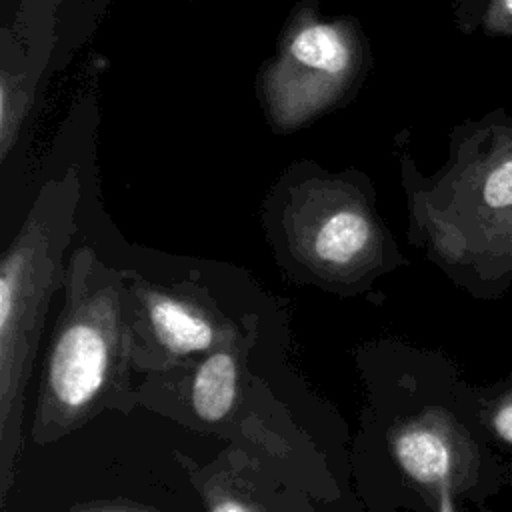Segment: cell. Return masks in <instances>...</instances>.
<instances>
[{
	"mask_svg": "<svg viewBox=\"0 0 512 512\" xmlns=\"http://www.w3.org/2000/svg\"><path fill=\"white\" fill-rule=\"evenodd\" d=\"M454 494L448 490V488H444L442 492H440V498H438V512H456V508H454Z\"/></svg>",
	"mask_w": 512,
	"mask_h": 512,
	"instance_id": "11",
	"label": "cell"
},
{
	"mask_svg": "<svg viewBox=\"0 0 512 512\" xmlns=\"http://www.w3.org/2000/svg\"><path fill=\"white\" fill-rule=\"evenodd\" d=\"M210 512H252V510L234 498H220L210 504Z\"/></svg>",
	"mask_w": 512,
	"mask_h": 512,
	"instance_id": "10",
	"label": "cell"
},
{
	"mask_svg": "<svg viewBox=\"0 0 512 512\" xmlns=\"http://www.w3.org/2000/svg\"><path fill=\"white\" fill-rule=\"evenodd\" d=\"M468 20L486 36L512 38V0H468Z\"/></svg>",
	"mask_w": 512,
	"mask_h": 512,
	"instance_id": "9",
	"label": "cell"
},
{
	"mask_svg": "<svg viewBox=\"0 0 512 512\" xmlns=\"http://www.w3.org/2000/svg\"><path fill=\"white\" fill-rule=\"evenodd\" d=\"M120 280L90 250L70 260L62 310L40 388L36 436L48 442L94 412L124 356Z\"/></svg>",
	"mask_w": 512,
	"mask_h": 512,
	"instance_id": "2",
	"label": "cell"
},
{
	"mask_svg": "<svg viewBox=\"0 0 512 512\" xmlns=\"http://www.w3.org/2000/svg\"><path fill=\"white\" fill-rule=\"evenodd\" d=\"M374 228L366 214L340 208L316 222L304 238L302 260L334 276H350L366 268L374 248Z\"/></svg>",
	"mask_w": 512,
	"mask_h": 512,
	"instance_id": "4",
	"label": "cell"
},
{
	"mask_svg": "<svg viewBox=\"0 0 512 512\" xmlns=\"http://www.w3.org/2000/svg\"><path fill=\"white\" fill-rule=\"evenodd\" d=\"M434 258L478 298L512 284V114L498 108L474 122L456 162L422 200Z\"/></svg>",
	"mask_w": 512,
	"mask_h": 512,
	"instance_id": "1",
	"label": "cell"
},
{
	"mask_svg": "<svg viewBox=\"0 0 512 512\" xmlns=\"http://www.w3.org/2000/svg\"><path fill=\"white\" fill-rule=\"evenodd\" d=\"M480 416L490 440L512 456V376L480 396Z\"/></svg>",
	"mask_w": 512,
	"mask_h": 512,
	"instance_id": "8",
	"label": "cell"
},
{
	"mask_svg": "<svg viewBox=\"0 0 512 512\" xmlns=\"http://www.w3.org/2000/svg\"><path fill=\"white\" fill-rule=\"evenodd\" d=\"M70 512H134V510H124V508H100V506H92V508H74Z\"/></svg>",
	"mask_w": 512,
	"mask_h": 512,
	"instance_id": "12",
	"label": "cell"
},
{
	"mask_svg": "<svg viewBox=\"0 0 512 512\" xmlns=\"http://www.w3.org/2000/svg\"><path fill=\"white\" fill-rule=\"evenodd\" d=\"M290 52L298 62L326 72H340L348 64V48L330 26L304 28L294 38Z\"/></svg>",
	"mask_w": 512,
	"mask_h": 512,
	"instance_id": "7",
	"label": "cell"
},
{
	"mask_svg": "<svg viewBox=\"0 0 512 512\" xmlns=\"http://www.w3.org/2000/svg\"><path fill=\"white\" fill-rule=\"evenodd\" d=\"M238 390V368L230 352L210 354L192 380V408L204 422H220L234 406Z\"/></svg>",
	"mask_w": 512,
	"mask_h": 512,
	"instance_id": "6",
	"label": "cell"
},
{
	"mask_svg": "<svg viewBox=\"0 0 512 512\" xmlns=\"http://www.w3.org/2000/svg\"><path fill=\"white\" fill-rule=\"evenodd\" d=\"M146 306L152 332L170 354L188 356L214 344L216 330L212 322L188 302L160 292L150 294Z\"/></svg>",
	"mask_w": 512,
	"mask_h": 512,
	"instance_id": "5",
	"label": "cell"
},
{
	"mask_svg": "<svg viewBox=\"0 0 512 512\" xmlns=\"http://www.w3.org/2000/svg\"><path fill=\"white\" fill-rule=\"evenodd\" d=\"M66 236L30 220L0 260V502L6 504L22 454L24 390Z\"/></svg>",
	"mask_w": 512,
	"mask_h": 512,
	"instance_id": "3",
	"label": "cell"
}]
</instances>
